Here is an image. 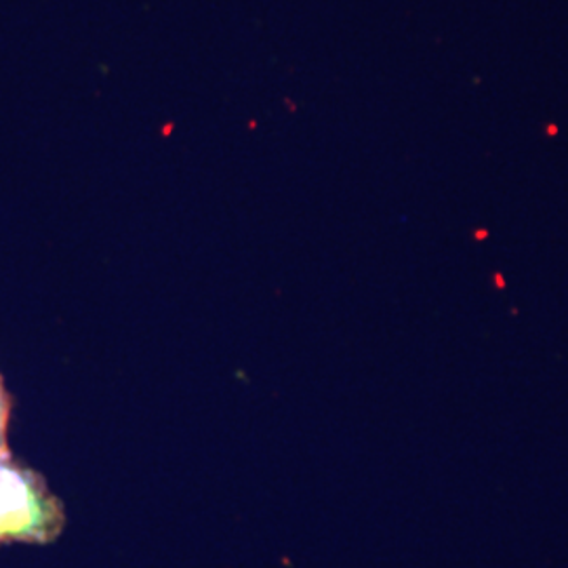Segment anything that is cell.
<instances>
[{
	"instance_id": "2",
	"label": "cell",
	"mask_w": 568,
	"mask_h": 568,
	"mask_svg": "<svg viewBox=\"0 0 568 568\" xmlns=\"http://www.w3.org/2000/svg\"><path fill=\"white\" fill-rule=\"evenodd\" d=\"M9 422H11V398H9L4 384H2V377H0V455L9 453V445H7Z\"/></svg>"
},
{
	"instance_id": "1",
	"label": "cell",
	"mask_w": 568,
	"mask_h": 568,
	"mask_svg": "<svg viewBox=\"0 0 568 568\" xmlns=\"http://www.w3.org/2000/svg\"><path fill=\"white\" fill-rule=\"evenodd\" d=\"M65 528L60 497L32 467L0 455V546L53 544Z\"/></svg>"
}]
</instances>
